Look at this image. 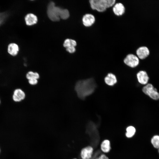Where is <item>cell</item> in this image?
Masks as SVG:
<instances>
[{"label":"cell","mask_w":159,"mask_h":159,"mask_svg":"<svg viewBox=\"0 0 159 159\" xmlns=\"http://www.w3.org/2000/svg\"><path fill=\"white\" fill-rule=\"evenodd\" d=\"M97 87L94 80L89 78L77 81L75 86V90L78 97L82 100L92 94Z\"/></svg>","instance_id":"obj_1"},{"label":"cell","mask_w":159,"mask_h":159,"mask_svg":"<svg viewBox=\"0 0 159 159\" xmlns=\"http://www.w3.org/2000/svg\"><path fill=\"white\" fill-rule=\"evenodd\" d=\"M115 0H90V6L93 10L99 12H103L115 3Z\"/></svg>","instance_id":"obj_2"},{"label":"cell","mask_w":159,"mask_h":159,"mask_svg":"<svg viewBox=\"0 0 159 159\" xmlns=\"http://www.w3.org/2000/svg\"><path fill=\"white\" fill-rule=\"evenodd\" d=\"M61 8L55 6L54 3L51 1L48 4L47 8V14L49 19L53 21H59Z\"/></svg>","instance_id":"obj_3"},{"label":"cell","mask_w":159,"mask_h":159,"mask_svg":"<svg viewBox=\"0 0 159 159\" xmlns=\"http://www.w3.org/2000/svg\"><path fill=\"white\" fill-rule=\"evenodd\" d=\"M142 91L152 99L155 100H159V93L151 84L148 83L144 85L142 88Z\"/></svg>","instance_id":"obj_4"},{"label":"cell","mask_w":159,"mask_h":159,"mask_svg":"<svg viewBox=\"0 0 159 159\" xmlns=\"http://www.w3.org/2000/svg\"><path fill=\"white\" fill-rule=\"evenodd\" d=\"M88 125V129H90L89 132L91 137L92 143L94 147H96L98 144L100 140L99 133L96 125L92 122H90Z\"/></svg>","instance_id":"obj_5"},{"label":"cell","mask_w":159,"mask_h":159,"mask_svg":"<svg viewBox=\"0 0 159 159\" xmlns=\"http://www.w3.org/2000/svg\"><path fill=\"white\" fill-rule=\"evenodd\" d=\"M124 62L127 66L135 68L138 67L140 63V59L136 54H129L124 59Z\"/></svg>","instance_id":"obj_6"},{"label":"cell","mask_w":159,"mask_h":159,"mask_svg":"<svg viewBox=\"0 0 159 159\" xmlns=\"http://www.w3.org/2000/svg\"><path fill=\"white\" fill-rule=\"evenodd\" d=\"M136 77L137 81L140 84L145 85L148 83L149 78L145 71H139L137 73Z\"/></svg>","instance_id":"obj_7"},{"label":"cell","mask_w":159,"mask_h":159,"mask_svg":"<svg viewBox=\"0 0 159 159\" xmlns=\"http://www.w3.org/2000/svg\"><path fill=\"white\" fill-rule=\"evenodd\" d=\"M135 54L140 59L143 60L149 55L150 51L147 47L141 46L138 47L136 50Z\"/></svg>","instance_id":"obj_8"},{"label":"cell","mask_w":159,"mask_h":159,"mask_svg":"<svg viewBox=\"0 0 159 159\" xmlns=\"http://www.w3.org/2000/svg\"><path fill=\"white\" fill-rule=\"evenodd\" d=\"M95 16L90 14H87L83 16L82 21L83 25L86 27L92 26L95 22Z\"/></svg>","instance_id":"obj_9"},{"label":"cell","mask_w":159,"mask_h":159,"mask_svg":"<svg viewBox=\"0 0 159 159\" xmlns=\"http://www.w3.org/2000/svg\"><path fill=\"white\" fill-rule=\"evenodd\" d=\"M93 149L91 146H88L81 150L80 155L82 159H91L92 157Z\"/></svg>","instance_id":"obj_10"},{"label":"cell","mask_w":159,"mask_h":159,"mask_svg":"<svg viewBox=\"0 0 159 159\" xmlns=\"http://www.w3.org/2000/svg\"><path fill=\"white\" fill-rule=\"evenodd\" d=\"M125 8L121 3H115L113 6L112 10L114 13L117 16H120L123 14L125 12Z\"/></svg>","instance_id":"obj_11"},{"label":"cell","mask_w":159,"mask_h":159,"mask_svg":"<svg viewBox=\"0 0 159 159\" xmlns=\"http://www.w3.org/2000/svg\"><path fill=\"white\" fill-rule=\"evenodd\" d=\"M25 97L24 92L20 89L14 90L12 96L13 100L16 102H19L23 100Z\"/></svg>","instance_id":"obj_12"},{"label":"cell","mask_w":159,"mask_h":159,"mask_svg":"<svg viewBox=\"0 0 159 159\" xmlns=\"http://www.w3.org/2000/svg\"><path fill=\"white\" fill-rule=\"evenodd\" d=\"M19 51L18 45L14 43H11L9 44L7 47V52L11 56H16Z\"/></svg>","instance_id":"obj_13"},{"label":"cell","mask_w":159,"mask_h":159,"mask_svg":"<svg viewBox=\"0 0 159 159\" xmlns=\"http://www.w3.org/2000/svg\"><path fill=\"white\" fill-rule=\"evenodd\" d=\"M25 21L26 24L28 26L32 25L37 22V16L33 14H27L25 17Z\"/></svg>","instance_id":"obj_14"},{"label":"cell","mask_w":159,"mask_h":159,"mask_svg":"<svg viewBox=\"0 0 159 159\" xmlns=\"http://www.w3.org/2000/svg\"><path fill=\"white\" fill-rule=\"evenodd\" d=\"M105 83L109 86H113L117 82L115 76L112 73H108L105 78Z\"/></svg>","instance_id":"obj_15"},{"label":"cell","mask_w":159,"mask_h":159,"mask_svg":"<svg viewBox=\"0 0 159 159\" xmlns=\"http://www.w3.org/2000/svg\"><path fill=\"white\" fill-rule=\"evenodd\" d=\"M101 149L102 151L105 153L109 152L111 149L110 141L108 140H103L101 144Z\"/></svg>","instance_id":"obj_16"},{"label":"cell","mask_w":159,"mask_h":159,"mask_svg":"<svg viewBox=\"0 0 159 159\" xmlns=\"http://www.w3.org/2000/svg\"><path fill=\"white\" fill-rule=\"evenodd\" d=\"M126 131L125 135L127 137L129 138L134 135L135 133L136 129L133 126H130L126 128Z\"/></svg>","instance_id":"obj_17"},{"label":"cell","mask_w":159,"mask_h":159,"mask_svg":"<svg viewBox=\"0 0 159 159\" xmlns=\"http://www.w3.org/2000/svg\"><path fill=\"white\" fill-rule=\"evenodd\" d=\"M151 144L153 147L156 149L159 148V135H156L153 136L151 140Z\"/></svg>","instance_id":"obj_18"},{"label":"cell","mask_w":159,"mask_h":159,"mask_svg":"<svg viewBox=\"0 0 159 159\" xmlns=\"http://www.w3.org/2000/svg\"><path fill=\"white\" fill-rule=\"evenodd\" d=\"M77 43L75 40L69 39H66L63 44L65 48L71 47H75Z\"/></svg>","instance_id":"obj_19"},{"label":"cell","mask_w":159,"mask_h":159,"mask_svg":"<svg viewBox=\"0 0 159 159\" xmlns=\"http://www.w3.org/2000/svg\"><path fill=\"white\" fill-rule=\"evenodd\" d=\"M26 77L28 80L31 79L38 80L39 77V76L38 73L30 71L26 74Z\"/></svg>","instance_id":"obj_20"},{"label":"cell","mask_w":159,"mask_h":159,"mask_svg":"<svg viewBox=\"0 0 159 159\" xmlns=\"http://www.w3.org/2000/svg\"><path fill=\"white\" fill-rule=\"evenodd\" d=\"M69 14L68 10L61 9L59 14L60 18L63 19H66L69 17Z\"/></svg>","instance_id":"obj_21"},{"label":"cell","mask_w":159,"mask_h":159,"mask_svg":"<svg viewBox=\"0 0 159 159\" xmlns=\"http://www.w3.org/2000/svg\"><path fill=\"white\" fill-rule=\"evenodd\" d=\"M29 83L31 85H34L38 83V80L36 79H31L28 80Z\"/></svg>","instance_id":"obj_22"},{"label":"cell","mask_w":159,"mask_h":159,"mask_svg":"<svg viewBox=\"0 0 159 159\" xmlns=\"http://www.w3.org/2000/svg\"><path fill=\"white\" fill-rule=\"evenodd\" d=\"M66 50L70 53H73L75 51V47H71L66 48Z\"/></svg>","instance_id":"obj_23"},{"label":"cell","mask_w":159,"mask_h":159,"mask_svg":"<svg viewBox=\"0 0 159 159\" xmlns=\"http://www.w3.org/2000/svg\"><path fill=\"white\" fill-rule=\"evenodd\" d=\"M99 158L100 159H109L104 154L101 155Z\"/></svg>","instance_id":"obj_24"},{"label":"cell","mask_w":159,"mask_h":159,"mask_svg":"<svg viewBox=\"0 0 159 159\" xmlns=\"http://www.w3.org/2000/svg\"><path fill=\"white\" fill-rule=\"evenodd\" d=\"M100 153V151L99 150H98L95 153L94 155L92 156V157L91 158V159H95V158L97 157V155L99 154Z\"/></svg>","instance_id":"obj_25"},{"label":"cell","mask_w":159,"mask_h":159,"mask_svg":"<svg viewBox=\"0 0 159 159\" xmlns=\"http://www.w3.org/2000/svg\"><path fill=\"white\" fill-rule=\"evenodd\" d=\"M95 159H100L99 158H95Z\"/></svg>","instance_id":"obj_26"},{"label":"cell","mask_w":159,"mask_h":159,"mask_svg":"<svg viewBox=\"0 0 159 159\" xmlns=\"http://www.w3.org/2000/svg\"><path fill=\"white\" fill-rule=\"evenodd\" d=\"M158 152L159 153V148L158 149Z\"/></svg>","instance_id":"obj_27"},{"label":"cell","mask_w":159,"mask_h":159,"mask_svg":"<svg viewBox=\"0 0 159 159\" xmlns=\"http://www.w3.org/2000/svg\"><path fill=\"white\" fill-rule=\"evenodd\" d=\"M73 159H76V158H74Z\"/></svg>","instance_id":"obj_28"},{"label":"cell","mask_w":159,"mask_h":159,"mask_svg":"<svg viewBox=\"0 0 159 159\" xmlns=\"http://www.w3.org/2000/svg\"><path fill=\"white\" fill-rule=\"evenodd\" d=\"M0 102H1V101H0Z\"/></svg>","instance_id":"obj_29"}]
</instances>
